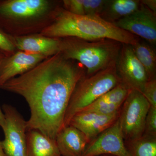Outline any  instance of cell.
Returning a JSON list of instances; mask_svg holds the SVG:
<instances>
[{
    "instance_id": "cell-28",
    "label": "cell",
    "mask_w": 156,
    "mask_h": 156,
    "mask_svg": "<svg viewBox=\"0 0 156 156\" xmlns=\"http://www.w3.org/2000/svg\"><path fill=\"white\" fill-rule=\"evenodd\" d=\"M113 156L107 155H100V156Z\"/></svg>"
},
{
    "instance_id": "cell-2",
    "label": "cell",
    "mask_w": 156,
    "mask_h": 156,
    "mask_svg": "<svg viewBox=\"0 0 156 156\" xmlns=\"http://www.w3.org/2000/svg\"><path fill=\"white\" fill-rule=\"evenodd\" d=\"M41 35L56 38L73 37L89 41L111 39L130 45L134 44L140 39L100 17L76 15L64 9L58 11L54 22L43 30Z\"/></svg>"
},
{
    "instance_id": "cell-4",
    "label": "cell",
    "mask_w": 156,
    "mask_h": 156,
    "mask_svg": "<svg viewBox=\"0 0 156 156\" xmlns=\"http://www.w3.org/2000/svg\"><path fill=\"white\" fill-rule=\"evenodd\" d=\"M121 83L115 65L92 75L84 76L79 81L73 92L65 115L63 127L68 126L76 114Z\"/></svg>"
},
{
    "instance_id": "cell-17",
    "label": "cell",
    "mask_w": 156,
    "mask_h": 156,
    "mask_svg": "<svg viewBox=\"0 0 156 156\" xmlns=\"http://www.w3.org/2000/svg\"><path fill=\"white\" fill-rule=\"evenodd\" d=\"M131 45L136 58L144 67L149 80L156 78L155 46L140 39L136 44Z\"/></svg>"
},
{
    "instance_id": "cell-10",
    "label": "cell",
    "mask_w": 156,
    "mask_h": 156,
    "mask_svg": "<svg viewBox=\"0 0 156 156\" xmlns=\"http://www.w3.org/2000/svg\"><path fill=\"white\" fill-rule=\"evenodd\" d=\"M47 58L21 51L10 56H4L0 62V87L15 76L27 72Z\"/></svg>"
},
{
    "instance_id": "cell-11",
    "label": "cell",
    "mask_w": 156,
    "mask_h": 156,
    "mask_svg": "<svg viewBox=\"0 0 156 156\" xmlns=\"http://www.w3.org/2000/svg\"><path fill=\"white\" fill-rule=\"evenodd\" d=\"M120 111L111 115L80 112L73 116L69 125L83 132L90 142L118 119Z\"/></svg>"
},
{
    "instance_id": "cell-9",
    "label": "cell",
    "mask_w": 156,
    "mask_h": 156,
    "mask_svg": "<svg viewBox=\"0 0 156 156\" xmlns=\"http://www.w3.org/2000/svg\"><path fill=\"white\" fill-rule=\"evenodd\" d=\"M114 24L156 46V14L142 3L135 12Z\"/></svg>"
},
{
    "instance_id": "cell-22",
    "label": "cell",
    "mask_w": 156,
    "mask_h": 156,
    "mask_svg": "<svg viewBox=\"0 0 156 156\" xmlns=\"http://www.w3.org/2000/svg\"><path fill=\"white\" fill-rule=\"evenodd\" d=\"M144 134L156 136V108L150 106L146 119Z\"/></svg>"
},
{
    "instance_id": "cell-8",
    "label": "cell",
    "mask_w": 156,
    "mask_h": 156,
    "mask_svg": "<svg viewBox=\"0 0 156 156\" xmlns=\"http://www.w3.org/2000/svg\"><path fill=\"white\" fill-rule=\"evenodd\" d=\"M131 156L127 149L119 119L92 140L83 156Z\"/></svg>"
},
{
    "instance_id": "cell-25",
    "label": "cell",
    "mask_w": 156,
    "mask_h": 156,
    "mask_svg": "<svg viewBox=\"0 0 156 156\" xmlns=\"http://www.w3.org/2000/svg\"><path fill=\"white\" fill-rule=\"evenodd\" d=\"M140 2L151 11L156 14V0H141Z\"/></svg>"
},
{
    "instance_id": "cell-15",
    "label": "cell",
    "mask_w": 156,
    "mask_h": 156,
    "mask_svg": "<svg viewBox=\"0 0 156 156\" xmlns=\"http://www.w3.org/2000/svg\"><path fill=\"white\" fill-rule=\"evenodd\" d=\"M26 156H61L55 140L37 130L27 131Z\"/></svg>"
},
{
    "instance_id": "cell-20",
    "label": "cell",
    "mask_w": 156,
    "mask_h": 156,
    "mask_svg": "<svg viewBox=\"0 0 156 156\" xmlns=\"http://www.w3.org/2000/svg\"><path fill=\"white\" fill-rule=\"evenodd\" d=\"M107 0H84V15L100 17Z\"/></svg>"
},
{
    "instance_id": "cell-23",
    "label": "cell",
    "mask_w": 156,
    "mask_h": 156,
    "mask_svg": "<svg viewBox=\"0 0 156 156\" xmlns=\"http://www.w3.org/2000/svg\"><path fill=\"white\" fill-rule=\"evenodd\" d=\"M63 5L70 13L79 15H84V0H65Z\"/></svg>"
},
{
    "instance_id": "cell-6",
    "label": "cell",
    "mask_w": 156,
    "mask_h": 156,
    "mask_svg": "<svg viewBox=\"0 0 156 156\" xmlns=\"http://www.w3.org/2000/svg\"><path fill=\"white\" fill-rule=\"evenodd\" d=\"M2 109L5 119V139L1 141L3 150L7 156H26V121L11 105H4Z\"/></svg>"
},
{
    "instance_id": "cell-5",
    "label": "cell",
    "mask_w": 156,
    "mask_h": 156,
    "mask_svg": "<svg viewBox=\"0 0 156 156\" xmlns=\"http://www.w3.org/2000/svg\"><path fill=\"white\" fill-rule=\"evenodd\" d=\"M150 106L141 92L130 90L118 119L126 144L139 139L144 134L146 119Z\"/></svg>"
},
{
    "instance_id": "cell-1",
    "label": "cell",
    "mask_w": 156,
    "mask_h": 156,
    "mask_svg": "<svg viewBox=\"0 0 156 156\" xmlns=\"http://www.w3.org/2000/svg\"><path fill=\"white\" fill-rule=\"evenodd\" d=\"M85 68L60 53L46 58L27 72L7 81L0 89L21 95L30 117L27 131L37 130L52 139L63 128L70 99Z\"/></svg>"
},
{
    "instance_id": "cell-24",
    "label": "cell",
    "mask_w": 156,
    "mask_h": 156,
    "mask_svg": "<svg viewBox=\"0 0 156 156\" xmlns=\"http://www.w3.org/2000/svg\"><path fill=\"white\" fill-rule=\"evenodd\" d=\"M16 48L14 41L0 29V50L6 53H11Z\"/></svg>"
},
{
    "instance_id": "cell-3",
    "label": "cell",
    "mask_w": 156,
    "mask_h": 156,
    "mask_svg": "<svg viewBox=\"0 0 156 156\" xmlns=\"http://www.w3.org/2000/svg\"><path fill=\"white\" fill-rule=\"evenodd\" d=\"M61 40L60 53L84 66L87 76L115 65L122 44L108 39L89 41L67 37Z\"/></svg>"
},
{
    "instance_id": "cell-21",
    "label": "cell",
    "mask_w": 156,
    "mask_h": 156,
    "mask_svg": "<svg viewBox=\"0 0 156 156\" xmlns=\"http://www.w3.org/2000/svg\"><path fill=\"white\" fill-rule=\"evenodd\" d=\"M151 106L156 108V78L146 83L142 93Z\"/></svg>"
},
{
    "instance_id": "cell-14",
    "label": "cell",
    "mask_w": 156,
    "mask_h": 156,
    "mask_svg": "<svg viewBox=\"0 0 156 156\" xmlns=\"http://www.w3.org/2000/svg\"><path fill=\"white\" fill-rule=\"evenodd\" d=\"M14 40L15 47L21 51L46 57L54 56L61 50V38L32 35L16 37Z\"/></svg>"
},
{
    "instance_id": "cell-7",
    "label": "cell",
    "mask_w": 156,
    "mask_h": 156,
    "mask_svg": "<svg viewBox=\"0 0 156 156\" xmlns=\"http://www.w3.org/2000/svg\"><path fill=\"white\" fill-rule=\"evenodd\" d=\"M115 66L121 83L130 90H137L142 93L148 77L131 45L122 44Z\"/></svg>"
},
{
    "instance_id": "cell-13",
    "label": "cell",
    "mask_w": 156,
    "mask_h": 156,
    "mask_svg": "<svg viewBox=\"0 0 156 156\" xmlns=\"http://www.w3.org/2000/svg\"><path fill=\"white\" fill-rule=\"evenodd\" d=\"M55 141L61 156H83L90 143L83 132L71 125L62 128Z\"/></svg>"
},
{
    "instance_id": "cell-27",
    "label": "cell",
    "mask_w": 156,
    "mask_h": 156,
    "mask_svg": "<svg viewBox=\"0 0 156 156\" xmlns=\"http://www.w3.org/2000/svg\"><path fill=\"white\" fill-rule=\"evenodd\" d=\"M0 156H7L3 150L1 144V141H0Z\"/></svg>"
},
{
    "instance_id": "cell-12",
    "label": "cell",
    "mask_w": 156,
    "mask_h": 156,
    "mask_svg": "<svg viewBox=\"0 0 156 156\" xmlns=\"http://www.w3.org/2000/svg\"><path fill=\"white\" fill-rule=\"evenodd\" d=\"M45 0H10L0 2V18H29L44 14L49 8Z\"/></svg>"
},
{
    "instance_id": "cell-19",
    "label": "cell",
    "mask_w": 156,
    "mask_h": 156,
    "mask_svg": "<svg viewBox=\"0 0 156 156\" xmlns=\"http://www.w3.org/2000/svg\"><path fill=\"white\" fill-rule=\"evenodd\" d=\"M122 106L115 104L105 103L95 101L81 112H91L101 115H111L119 112Z\"/></svg>"
},
{
    "instance_id": "cell-26",
    "label": "cell",
    "mask_w": 156,
    "mask_h": 156,
    "mask_svg": "<svg viewBox=\"0 0 156 156\" xmlns=\"http://www.w3.org/2000/svg\"><path fill=\"white\" fill-rule=\"evenodd\" d=\"M4 55L2 54L1 52H0V62L1 60L4 57ZM5 126V117H4V114L2 110L1 109L0 107V127H2V129L4 128Z\"/></svg>"
},
{
    "instance_id": "cell-18",
    "label": "cell",
    "mask_w": 156,
    "mask_h": 156,
    "mask_svg": "<svg viewBox=\"0 0 156 156\" xmlns=\"http://www.w3.org/2000/svg\"><path fill=\"white\" fill-rule=\"evenodd\" d=\"M126 144L131 156H156V136L144 134L139 139Z\"/></svg>"
},
{
    "instance_id": "cell-16",
    "label": "cell",
    "mask_w": 156,
    "mask_h": 156,
    "mask_svg": "<svg viewBox=\"0 0 156 156\" xmlns=\"http://www.w3.org/2000/svg\"><path fill=\"white\" fill-rule=\"evenodd\" d=\"M140 4L139 0H107L100 17L114 24L135 12Z\"/></svg>"
}]
</instances>
